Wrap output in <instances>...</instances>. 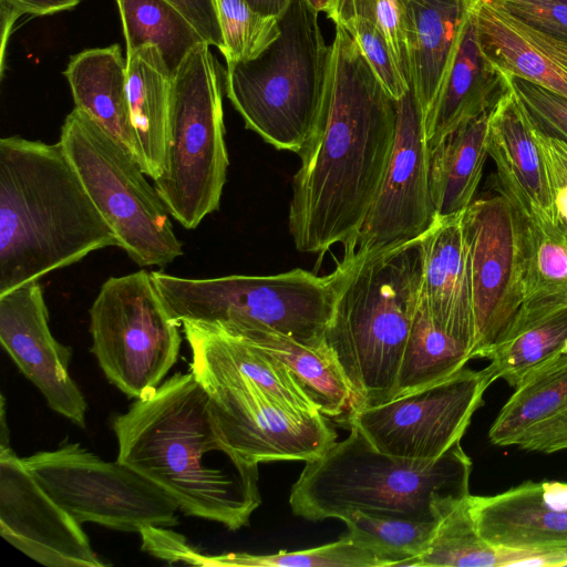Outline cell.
Here are the masks:
<instances>
[{
    "label": "cell",
    "instance_id": "cell-38",
    "mask_svg": "<svg viewBox=\"0 0 567 567\" xmlns=\"http://www.w3.org/2000/svg\"><path fill=\"white\" fill-rule=\"evenodd\" d=\"M326 12L336 24L359 18L377 25L386 37L410 85L406 0H328Z\"/></svg>",
    "mask_w": 567,
    "mask_h": 567
},
{
    "label": "cell",
    "instance_id": "cell-5",
    "mask_svg": "<svg viewBox=\"0 0 567 567\" xmlns=\"http://www.w3.org/2000/svg\"><path fill=\"white\" fill-rule=\"evenodd\" d=\"M422 237V236H421ZM343 256L324 340L358 405L393 396L423 278L422 239Z\"/></svg>",
    "mask_w": 567,
    "mask_h": 567
},
{
    "label": "cell",
    "instance_id": "cell-32",
    "mask_svg": "<svg viewBox=\"0 0 567 567\" xmlns=\"http://www.w3.org/2000/svg\"><path fill=\"white\" fill-rule=\"evenodd\" d=\"M126 53L156 47L172 74L197 45L205 42L193 24L166 0H115Z\"/></svg>",
    "mask_w": 567,
    "mask_h": 567
},
{
    "label": "cell",
    "instance_id": "cell-40",
    "mask_svg": "<svg viewBox=\"0 0 567 567\" xmlns=\"http://www.w3.org/2000/svg\"><path fill=\"white\" fill-rule=\"evenodd\" d=\"M513 92L533 124L547 136L567 143V96L509 75Z\"/></svg>",
    "mask_w": 567,
    "mask_h": 567
},
{
    "label": "cell",
    "instance_id": "cell-11",
    "mask_svg": "<svg viewBox=\"0 0 567 567\" xmlns=\"http://www.w3.org/2000/svg\"><path fill=\"white\" fill-rule=\"evenodd\" d=\"M43 489L80 524L140 533L178 524L177 503L127 465L102 460L79 443L23 458Z\"/></svg>",
    "mask_w": 567,
    "mask_h": 567
},
{
    "label": "cell",
    "instance_id": "cell-14",
    "mask_svg": "<svg viewBox=\"0 0 567 567\" xmlns=\"http://www.w3.org/2000/svg\"><path fill=\"white\" fill-rule=\"evenodd\" d=\"M493 381L487 368H463L424 388L359 404L348 414V423L357 425L381 452L434 461L461 441Z\"/></svg>",
    "mask_w": 567,
    "mask_h": 567
},
{
    "label": "cell",
    "instance_id": "cell-7",
    "mask_svg": "<svg viewBox=\"0 0 567 567\" xmlns=\"http://www.w3.org/2000/svg\"><path fill=\"white\" fill-rule=\"evenodd\" d=\"M171 317L236 333L268 327L302 343L324 339L332 317L334 275L296 268L269 276L182 278L151 271Z\"/></svg>",
    "mask_w": 567,
    "mask_h": 567
},
{
    "label": "cell",
    "instance_id": "cell-18",
    "mask_svg": "<svg viewBox=\"0 0 567 567\" xmlns=\"http://www.w3.org/2000/svg\"><path fill=\"white\" fill-rule=\"evenodd\" d=\"M481 536L504 551L567 548V483L527 481L493 496L470 495Z\"/></svg>",
    "mask_w": 567,
    "mask_h": 567
},
{
    "label": "cell",
    "instance_id": "cell-2",
    "mask_svg": "<svg viewBox=\"0 0 567 567\" xmlns=\"http://www.w3.org/2000/svg\"><path fill=\"white\" fill-rule=\"evenodd\" d=\"M117 461L167 493L186 515L237 530L260 505L258 465L220 435L192 372L175 373L113 421Z\"/></svg>",
    "mask_w": 567,
    "mask_h": 567
},
{
    "label": "cell",
    "instance_id": "cell-30",
    "mask_svg": "<svg viewBox=\"0 0 567 567\" xmlns=\"http://www.w3.org/2000/svg\"><path fill=\"white\" fill-rule=\"evenodd\" d=\"M491 112L463 122L430 151V189L435 215L461 213L475 199L488 157Z\"/></svg>",
    "mask_w": 567,
    "mask_h": 567
},
{
    "label": "cell",
    "instance_id": "cell-29",
    "mask_svg": "<svg viewBox=\"0 0 567 567\" xmlns=\"http://www.w3.org/2000/svg\"><path fill=\"white\" fill-rule=\"evenodd\" d=\"M233 334L245 338L281 360L321 414L338 417L358 405L357 395L324 339L302 343L264 326Z\"/></svg>",
    "mask_w": 567,
    "mask_h": 567
},
{
    "label": "cell",
    "instance_id": "cell-50",
    "mask_svg": "<svg viewBox=\"0 0 567 567\" xmlns=\"http://www.w3.org/2000/svg\"><path fill=\"white\" fill-rule=\"evenodd\" d=\"M565 144H566V146H567V143H565Z\"/></svg>",
    "mask_w": 567,
    "mask_h": 567
},
{
    "label": "cell",
    "instance_id": "cell-49",
    "mask_svg": "<svg viewBox=\"0 0 567 567\" xmlns=\"http://www.w3.org/2000/svg\"><path fill=\"white\" fill-rule=\"evenodd\" d=\"M561 1L567 2V0H561Z\"/></svg>",
    "mask_w": 567,
    "mask_h": 567
},
{
    "label": "cell",
    "instance_id": "cell-27",
    "mask_svg": "<svg viewBox=\"0 0 567 567\" xmlns=\"http://www.w3.org/2000/svg\"><path fill=\"white\" fill-rule=\"evenodd\" d=\"M75 107L89 114L133 156L137 146L131 124L127 70L121 47L112 44L71 56L63 72Z\"/></svg>",
    "mask_w": 567,
    "mask_h": 567
},
{
    "label": "cell",
    "instance_id": "cell-12",
    "mask_svg": "<svg viewBox=\"0 0 567 567\" xmlns=\"http://www.w3.org/2000/svg\"><path fill=\"white\" fill-rule=\"evenodd\" d=\"M190 372L208 395L220 435L248 463L307 462L337 440L323 414L288 405L244 375L196 367Z\"/></svg>",
    "mask_w": 567,
    "mask_h": 567
},
{
    "label": "cell",
    "instance_id": "cell-48",
    "mask_svg": "<svg viewBox=\"0 0 567 567\" xmlns=\"http://www.w3.org/2000/svg\"><path fill=\"white\" fill-rule=\"evenodd\" d=\"M317 11H324L328 6V0H307Z\"/></svg>",
    "mask_w": 567,
    "mask_h": 567
},
{
    "label": "cell",
    "instance_id": "cell-47",
    "mask_svg": "<svg viewBox=\"0 0 567 567\" xmlns=\"http://www.w3.org/2000/svg\"><path fill=\"white\" fill-rule=\"evenodd\" d=\"M0 16H1V64L3 70L4 62V50L6 43L11 32L12 27L17 19L21 17V14L10 7L9 4L0 1Z\"/></svg>",
    "mask_w": 567,
    "mask_h": 567
},
{
    "label": "cell",
    "instance_id": "cell-26",
    "mask_svg": "<svg viewBox=\"0 0 567 567\" xmlns=\"http://www.w3.org/2000/svg\"><path fill=\"white\" fill-rule=\"evenodd\" d=\"M182 327L190 367L244 375L288 405L318 411L290 369L262 348L215 326L184 321Z\"/></svg>",
    "mask_w": 567,
    "mask_h": 567
},
{
    "label": "cell",
    "instance_id": "cell-43",
    "mask_svg": "<svg viewBox=\"0 0 567 567\" xmlns=\"http://www.w3.org/2000/svg\"><path fill=\"white\" fill-rule=\"evenodd\" d=\"M197 30L209 45L223 51V37L215 0H166Z\"/></svg>",
    "mask_w": 567,
    "mask_h": 567
},
{
    "label": "cell",
    "instance_id": "cell-46",
    "mask_svg": "<svg viewBox=\"0 0 567 567\" xmlns=\"http://www.w3.org/2000/svg\"><path fill=\"white\" fill-rule=\"evenodd\" d=\"M254 11L271 18L281 17L291 0H244Z\"/></svg>",
    "mask_w": 567,
    "mask_h": 567
},
{
    "label": "cell",
    "instance_id": "cell-44",
    "mask_svg": "<svg viewBox=\"0 0 567 567\" xmlns=\"http://www.w3.org/2000/svg\"><path fill=\"white\" fill-rule=\"evenodd\" d=\"M22 14L44 16L66 11L78 6L81 0H0Z\"/></svg>",
    "mask_w": 567,
    "mask_h": 567
},
{
    "label": "cell",
    "instance_id": "cell-8",
    "mask_svg": "<svg viewBox=\"0 0 567 567\" xmlns=\"http://www.w3.org/2000/svg\"><path fill=\"white\" fill-rule=\"evenodd\" d=\"M209 44L173 74L164 166L154 186L171 216L195 229L219 208L229 165L223 99Z\"/></svg>",
    "mask_w": 567,
    "mask_h": 567
},
{
    "label": "cell",
    "instance_id": "cell-25",
    "mask_svg": "<svg viewBox=\"0 0 567 567\" xmlns=\"http://www.w3.org/2000/svg\"><path fill=\"white\" fill-rule=\"evenodd\" d=\"M567 352V296L523 302L485 358L493 380L516 386L533 370Z\"/></svg>",
    "mask_w": 567,
    "mask_h": 567
},
{
    "label": "cell",
    "instance_id": "cell-23",
    "mask_svg": "<svg viewBox=\"0 0 567 567\" xmlns=\"http://www.w3.org/2000/svg\"><path fill=\"white\" fill-rule=\"evenodd\" d=\"M511 90L509 75L482 49L471 8L443 86L424 118L429 152L463 122L492 111Z\"/></svg>",
    "mask_w": 567,
    "mask_h": 567
},
{
    "label": "cell",
    "instance_id": "cell-4",
    "mask_svg": "<svg viewBox=\"0 0 567 567\" xmlns=\"http://www.w3.org/2000/svg\"><path fill=\"white\" fill-rule=\"evenodd\" d=\"M349 425V435L307 461L291 486L296 516L317 522L361 512L437 523L471 495L472 462L461 441L434 461H416L381 452Z\"/></svg>",
    "mask_w": 567,
    "mask_h": 567
},
{
    "label": "cell",
    "instance_id": "cell-24",
    "mask_svg": "<svg viewBox=\"0 0 567 567\" xmlns=\"http://www.w3.org/2000/svg\"><path fill=\"white\" fill-rule=\"evenodd\" d=\"M474 0H406L410 86L424 118L452 64Z\"/></svg>",
    "mask_w": 567,
    "mask_h": 567
},
{
    "label": "cell",
    "instance_id": "cell-17",
    "mask_svg": "<svg viewBox=\"0 0 567 567\" xmlns=\"http://www.w3.org/2000/svg\"><path fill=\"white\" fill-rule=\"evenodd\" d=\"M0 341L48 405L75 425L85 427L87 403L69 372L72 350L50 331L39 281L0 295Z\"/></svg>",
    "mask_w": 567,
    "mask_h": 567
},
{
    "label": "cell",
    "instance_id": "cell-42",
    "mask_svg": "<svg viewBox=\"0 0 567 567\" xmlns=\"http://www.w3.org/2000/svg\"><path fill=\"white\" fill-rule=\"evenodd\" d=\"M535 135L546 162L557 215L567 224V146L537 128Z\"/></svg>",
    "mask_w": 567,
    "mask_h": 567
},
{
    "label": "cell",
    "instance_id": "cell-34",
    "mask_svg": "<svg viewBox=\"0 0 567 567\" xmlns=\"http://www.w3.org/2000/svg\"><path fill=\"white\" fill-rule=\"evenodd\" d=\"M347 535L372 549L385 566H410L429 545L436 522L375 516L354 512L343 517Z\"/></svg>",
    "mask_w": 567,
    "mask_h": 567
},
{
    "label": "cell",
    "instance_id": "cell-39",
    "mask_svg": "<svg viewBox=\"0 0 567 567\" xmlns=\"http://www.w3.org/2000/svg\"><path fill=\"white\" fill-rule=\"evenodd\" d=\"M339 24L352 35L388 93L394 100H400L408 92L410 85L400 71L384 33L373 23L359 18Z\"/></svg>",
    "mask_w": 567,
    "mask_h": 567
},
{
    "label": "cell",
    "instance_id": "cell-20",
    "mask_svg": "<svg viewBox=\"0 0 567 567\" xmlns=\"http://www.w3.org/2000/svg\"><path fill=\"white\" fill-rule=\"evenodd\" d=\"M491 443L550 454L567 450V352L515 386L489 431Z\"/></svg>",
    "mask_w": 567,
    "mask_h": 567
},
{
    "label": "cell",
    "instance_id": "cell-19",
    "mask_svg": "<svg viewBox=\"0 0 567 567\" xmlns=\"http://www.w3.org/2000/svg\"><path fill=\"white\" fill-rule=\"evenodd\" d=\"M488 156L496 166V185L524 217L546 224L561 221L534 125L513 90L491 112Z\"/></svg>",
    "mask_w": 567,
    "mask_h": 567
},
{
    "label": "cell",
    "instance_id": "cell-13",
    "mask_svg": "<svg viewBox=\"0 0 567 567\" xmlns=\"http://www.w3.org/2000/svg\"><path fill=\"white\" fill-rule=\"evenodd\" d=\"M496 194L463 212L474 316L471 359L485 358L525 299V224L513 200Z\"/></svg>",
    "mask_w": 567,
    "mask_h": 567
},
{
    "label": "cell",
    "instance_id": "cell-33",
    "mask_svg": "<svg viewBox=\"0 0 567 567\" xmlns=\"http://www.w3.org/2000/svg\"><path fill=\"white\" fill-rule=\"evenodd\" d=\"M505 553L485 540L476 526L470 496L445 515L425 550L410 566H504Z\"/></svg>",
    "mask_w": 567,
    "mask_h": 567
},
{
    "label": "cell",
    "instance_id": "cell-9",
    "mask_svg": "<svg viewBox=\"0 0 567 567\" xmlns=\"http://www.w3.org/2000/svg\"><path fill=\"white\" fill-rule=\"evenodd\" d=\"M59 143L116 243L141 267H165L181 257L171 214L133 154L89 114L74 107Z\"/></svg>",
    "mask_w": 567,
    "mask_h": 567
},
{
    "label": "cell",
    "instance_id": "cell-31",
    "mask_svg": "<svg viewBox=\"0 0 567 567\" xmlns=\"http://www.w3.org/2000/svg\"><path fill=\"white\" fill-rule=\"evenodd\" d=\"M471 360L467 348L443 331L421 300L412 319L393 396L444 380Z\"/></svg>",
    "mask_w": 567,
    "mask_h": 567
},
{
    "label": "cell",
    "instance_id": "cell-41",
    "mask_svg": "<svg viewBox=\"0 0 567 567\" xmlns=\"http://www.w3.org/2000/svg\"><path fill=\"white\" fill-rule=\"evenodd\" d=\"M492 1L526 24L567 40V2L561 0Z\"/></svg>",
    "mask_w": 567,
    "mask_h": 567
},
{
    "label": "cell",
    "instance_id": "cell-37",
    "mask_svg": "<svg viewBox=\"0 0 567 567\" xmlns=\"http://www.w3.org/2000/svg\"><path fill=\"white\" fill-rule=\"evenodd\" d=\"M227 63L257 58L280 34L278 18L254 11L244 0H215Z\"/></svg>",
    "mask_w": 567,
    "mask_h": 567
},
{
    "label": "cell",
    "instance_id": "cell-35",
    "mask_svg": "<svg viewBox=\"0 0 567 567\" xmlns=\"http://www.w3.org/2000/svg\"><path fill=\"white\" fill-rule=\"evenodd\" d=\"M525 299L567 296V224L524 217Z\"/></svg>",
    "mask_w": 567,
    "mask_h": 567
},
{
    "label": "cell",
    "instance_id": "cell-6",
    "mask_svg": "<svg viewBox=\"0 0 567 567\" xmlns=\"http://www.w3.org/2000/svg\"><path fill=\"white\" fill-rule=\"evenodd\" d=\"M307 0H291L278 18L279 37L257 58L227 63L226 91L247 128L298 155L321 111L330 47Z\"/></svg>",
    "mask_w": 567,
    "mask_h": 567
},
{
    "label": "cell",
    "instance_id": "cell-1",
    "mask_svg": "<svg viewBox=\"0 0 567 567\" xmlns=\"http://www.w3.org/2000/svg\"><path fill=\"white\" fill-rule=\"evenodd\" d=\"M316 130L299 154L288 226L301 252L353 245L388 167L396 132V100L352 35L336 24Z\"/></svg>",
    "mask_w": 567,
    "mask_h": 567
},
{
    "label": "cell",
    "instance_id": "cell-28",
    "mask_svg": "<svg viewBox=\"0 0 567 567\" xmlns=\"http://www.w3.org/2000/svg\"><path fill=\"white\" fill-rule=\"evenodd\" d=\"M127 97L137 157L153 181L162 173L173 74L153 45L126 53Z\"/></svg>",
    "mask_w": 567,
    "mask_h": 567
},
{
    "label": "cell",
    "instance_id": "cell-15",
    "mask_svg": "<svg viewBox=\"0 0 567 567\" xmlns=\"http://www.w3.org/2000/svg\"><path fill=\"white\" fill-rule=\"evenodd\" d=\"M396 114L393 150L381 186L353 245L343 256L420 238L435 218L424 116L411 86L396 100Z\"/></svg>",
    "mask_w": 567,
    "mask_h": 567
},
{
    "label": "cell",
    "instance_id": "cell-21",
    "mask_svg": "<svg viewBox=\"0 0 567 567\" xmlns=\"http://www.w3.org/2000/svg\"><path fill=\"white\" fill-rule=\"evenodd\" d=\"M463 212L435 215L421 237L424 256L421 300L433 321L463 343L471 357L474 316Z\"/></svg>",
    "mask_w": 567,
    "mask_h": 567
},
{
    "label": "cell",
    "instance_id": "cell-22",
    "mask_svg": "<svg viewBox=\"0 0 567 567\" xmlns=\"http://www.w3.org/2000/svg\"><path fill=\"white\" fill-rule=\"evenodd\" d=\"M472 13L483 51L503 72L567 96V40L526 24L492 0H474Z\"/></svg>",
    "mask_w": 567,
    "mask_h": 567
},
{
    "label": "cell",
    "instance_id": "cell-16",
    "mask_svg": "<svg viewBox=\"0 0 567 567\" xmlns=\"http://www.w3.org/2000/svg\"><path fill=\"white\" fill-rule=\"evenodd\" d=\"M0 534L49 567H104L81 524L38 483L10 445L0 446Z\"/></svg>",
    "mask_w": 567,
    "mask_h": 567
},
{
    "label": "cell",
    "instance_id": "cell-45",
    "mask_svg": "<svg viewBox=\"0 0 567 567\" xmlns=\"http://www.w3.org/2000/svg\"><path fill=\"white\" fill-rule=\"evenodd\" d=\"M507 566H567V548L546 553H511Z\"/></svg>",
    "mask_w": 567,
    "mask_h": 567
},
{
    "label": "cell",
    "instance_id": "cell-10",
    "mask_svg": "<svg viewBox=\"0 0 567 567\" xmlns=\"http://www.w3.org/2000/svg\"><path fill=\"white\" fill-rule=\"evenodd\" d=\"M179 323L151 272L111 277L90 308L91 351L107 380L132 399L157 388L176 363Z\"/></svg>",
    "mask_w": 567,
    "mask_h": 567
},
{
    "label": "cell",
    "instance_id": "cell-36",
    "mask_svg": "<svg viewBox=\"0 0 567 567\" xmlns=\"http://www.w3.org/2000/svg\"><path fill=\"white\" fill-rule=\"evenodd\" d=\"M278 566V567H384L369 547L347 534L338 540L318 547L269 555L247 553L207 556L206 566Z\"/></svg>",
    "mask_w": 567,
    "mask_h": 567
},
{
    "label": "cell",
    "instance_id": "cell-3",
    "mask_svg": "<svg viewBox=\"0 0 567 567\" xmlns=\"http://www.w3.org/2000/svg\"><path fill=\"white\" fill-rule=\"evenodd\" d=\"M116 245L59 142L0 140V295Z\"/></svg>",
    "mask_w": 567,
    "mask_h": 567
}]
</instances>
